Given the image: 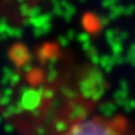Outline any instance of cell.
Returning a JSON list of instances; mask_svg holds the SVG:
<instances>
[{
	"label": "cell",
	"mask_w": 135,
	"mask_h": 135,
	"mask_svg": "<svg viewBox=\"0 0 135 135\" xmlns=\"http://www.w3.org/2000/svg\"><path fill=\"white\" fill-rule=\"evenodd\" d=\"M63 135H129V126L125 117L95 115L77 120Z\"/></svg>",
	"instance_id": "1"
}]
</instances>
